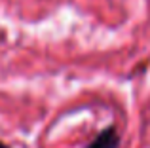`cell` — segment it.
I'll return each mask as SVG.
<instances>
[{"mask_svg": "<svg viewBox=\"0 0 150 148\" xmlns=\"http://www.w3.org/2000/svg\"><path fill=\"white\" fill-rule=\"evenodd\" d=\"M118 146H120V135H118L116 127L110 125L105 131H101L88 148H118Z\"/></svg>", "mask_w": 150, "mask_h": 148, "instance_id": "1", "label": "cell"}, {"mask_svg": "<svg viewBox=\"0 0 150 148\" xmlns=\"http://www.w3.org/2000/svg\"><path fill=\"white\" fill-rule=\"evenodd\" d=\"M0 148H8L6 144H4V142H0Z\"/></svg>", "mask_w": 150, "mask_h": 148, "instance_id": "2", "label": "cell"}]
</instances>
